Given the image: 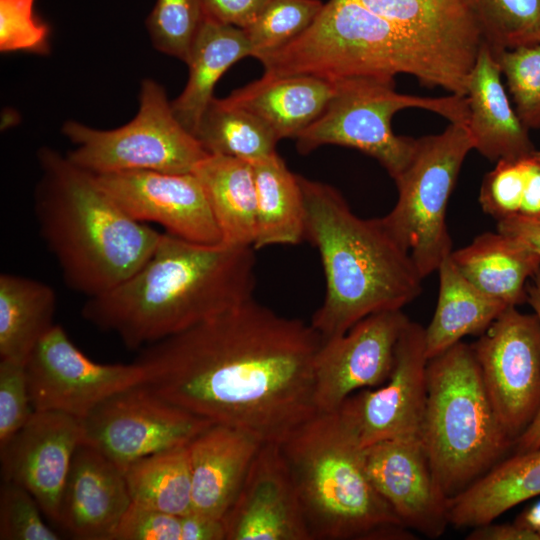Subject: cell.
Listing matches in <instances>:
<instances>
[{
	"label": "cell",
	"instance_id": "obj_1",
	"mask_svg": "<svg viewBox=\"0 0 540 540\" xmlns=\"http://www.w3.org/2000/svg\"><path fill=\"white\" fill-rule=\"evenodd\" d=\"M321 336L254 298L145 346L142 385L215 424L283 443L318 413L314 360Z\"/></svg>",
	"mask_w": 540,
	"mask_h": 540
},
{
	"label": "cell",
	"instance_id": "obj_2",
	"mask_svg": "<svg viewBox=\"0 0 540 540\" xmlns=\"http://www.w3.org/2000/svg\"><path fill=\"white\" fill-rule=\"evenodd\" d=\"M254 250L164 232L138 270L87 299L82 316L116 334L128 349H142L252 299Z\"/></svg>",
	"mask_w": 540,
	"mask_h": 540
},
{
	"label": "cell",
	"instance_id": "obj_3",
	"mask_svg": "<svg viewBox=\"0 0 540 540\" xmlns=\"http://www.w3.org/2000/svg\"><path fill=\"white\" fill-rule=\"evenodd\" d=\"M298 180L305 239L318 250L325 276L324 299L310 323L322 342L371 314L402 310L420 295L424 278L381 218L357 216L329 184Z\"/></svg>",
	"mask_w": 540,
	"mask_h": 540
},
{
	"label": "cell",
	"instance_id": "obj_4",
	"mask_svg": "<svg viewBox=\"0 0 540 540\" xmlns=\"http://www.w3.org/2000/svg\"><path fill=\"white\" fill-rule=\"evenodd\" d=\"M34 214L67 287L88 298L138 270L162 232L129 216L94 174L49 148L38 153Z\"/></svg>",
	"mask_w": 540,
	"mask_h": 540
},
{
	"label": "cell",
	"instance_id": "obj_5",
	"mask_svg": "<svg viewBox=\"0 0 540 540\" xmlns=\"http://www.w3.org/2000/svg\"><path fill=\"white\" fill-rule=\"evenodd\" d=\"M267 76L415 77L466 96L470 73L353 0H328L313 24L286 46L257 58Z\"/></svg>",
	"mask_w": 540,
	"mask_h": 540
},
{
	"label": "cell",
	"instance_id": "obj_6",
	"mask_svg": "<svg viewBox=\"0 0 540 540\" xmlns=\"http://www.w3.org/2000/svg\"><path fill=\"white\" fill-rule=\"evenodd\" d=\"M281 447L312 540H414L373 486L338 411L318 412Z\"/></svg>",
	"mask_w": 540,
	"mask_h": 540
},
{
	"label": "cell",
	"instance_id": "obj_7",
	"mask_svg": "<svg viewBox=\"0 0 540 540\" xmlns=\"http://www.w3.org/2000/svg\"><path fill=\"white\" fill-rule=\"evenodd\" d=\"M426 375L419 437L450 499L500 462L513 441L489 399L472 345L460 341L428 359Z\"/></svg>",
	"mask_w": 540,
	"mask_h": 540
},
{
	"label": "cell",
	"instance_id": "obj_8",
	"mask_svg": "<svg viewBox=\"0 0 540 540\" xmlns=\"http://www.w3.org/2000/svg\"><path fill=\"white\" fill-rule=\"evenodd\" d=\"M334 83L335 92L323 113L296 137L302 154L328 144L353 148L376 159L395 180L410 163L416 146V138L394 133L391 121L395 113L420 108L449 123H468L465 96L401 94L395 90V80L389 78L353 77Z\"/></svg>",
	"mask_w": 540,
	"mask_h": 540
},
{
	"label": "cell",
	"instance_id": "obj_9",
	"mask_svg": "<svg viewBox=\"0 0 540 540\" xmlns=\"http://www.w3.org/2000/svg\"><path fill=\"white\" fill-rule=\"evenodd\" d=\"M473 149L467 126L449 123L438 134L416 138L410 163L394 180L397 201L381 219L410 252L424 279L452 252L447 206L461 167Z\"/></svg>",
	"mask_w": 540,
	"mask_h": 540
},
{
	"label": "cell",
	"instance_id": "obj_10",
	"mask_svg": "<svg viewBox=\"0 0 540 540\" xmlns=\"http://www.w3.org/2000/svg\"><path fill=\"white\" fill-rule=\"evenodd\" d=\"M62 132L74 145L67 158L94 175L126 171L193 173L209 155L178 121L164 88L152 79L142 81L137 114L125 125L100 130L68 121Z\"/></svg>",
	"mask_w": 540,
	"mask_h": 540
},
{
	"label": "cell",
	"instance_id": "obj_11",
	"mask_svg": "<svg viewBox=\"0 0 540 540\" xmlns=\"http://www.w3.org/2000/svg\"><path fill=\"white\" fill-rule=\"evenodd\" d=\"M80 421L82 443L98 450L123 472L139 459L188 445L214 424L142 384L112 395Z\"/></svg>",
	"mask_w": 540,
	"mask_h": 540
},
{
	"label": "cell",
	"instance_id": "obj_12",
	"mask_svg": "<svg viewBox=\"0 0 540 540\" xmlns=\"http://www.w3.org/2000/svg\"><path fill=\"white\" fill-rule=\"evenodd\" d=\"M472 348L492 406L514 445L540 410V320L508 307Z\"/></svg>",
	"mask_w": 540,
	"mask_h": 540
},
{
	"label": "cell",
	"instance_id": "obj_13",
	"mask_svg": "<svg viewBox=\"0 0 540 540\" xmlns=\"http://www.w3.org/2000/svg\"><path fill=\"white\" fill-rule=\"evenodd\" d=\"M29 395L35 411H55L83 419L112 395L143 384L136 362L103 364L87 357L55 324L25 363Z\"/></svg>",
	"mask_w": 540,
	"mask_h": 540
},
{
	"label": "cell",
	"instance_id": "obj_14",
	"mask_svg": "<svg viewBox=\"0 0 540 540\" xmlns=\"http://www.w3.org/2000/svg\"><path fill=\"white\" fill-rule=\"evenodd\" d=\"M427 362L425 328L410 320L398 339L388 380L353 393L338 409L362 448L387 439L420 436Z\"/></svg>",
	"mask_w": 540,
	"mask_h": 540
},
{
	"label": "cell",
	"instance_id": "obj_15",
	"mask_svg": "<svg viewBox=\"0 0 540 540\" xmlns=\"http://www.w3.org/2000/svg\"><path fill=\"white\" fill-rule=\"evenodd\" d=\"M409 321L402 310L381 311L363 318L343 335L323 341L314 360L317 411H338L353 393L384 384Z\"/></svg>",
	"mask_w": 540,
	"mask_h": 540
},
{
	"label": "cell",
	"instance_id": "obj_16",
	"mask_svg": "<svg viewBox=\"0 0 540 540\" xmlns=\"http://www.w3.org/2000/svg\"><path fill=\"white\" fill-rule=\"evenodd\" d=\"M102 188L133 219L207 245L222 242L206 193L194 173L126 171L95 175Z\"/></svg>",
	"mask_w": 540,
	"mask_h": 540
},
{
	"label": "cell",
	"instance_id": "obj_17",
	"mask_svg": "<svg viewBox=\"0 0 540 540\" xmlns=\"http://www.w3.org/2000/svg\"><path fill=\"white\" fill-rule=\"evenodd\" d=\"M370 480L399 520L435 539L449 523L448 498L438 485L418 436L383 440L363 448Z\"/></svg>",
	"mask_w": 540,
	"mask_h": 540
},
{
	"label": "cell",
	"instance_id": "obj_18",
	"mask_svg": "<svg viewBox=\"0 0 540 540\" xmlns=\"http://www.w3.org/2000/svg\"><path fill=\"white\" fill-rule=\"evenodd\" d=\"M81 443L80 419L61 412L34 411L0 448L2 480L28 490L43 513L58 522L62 492Z\"/></svg>",
	"mask_w": 540,
	"mask_h": 540
},
{
	"label": "cell",
	"instance_id": "obj_19",
	"mask_svg": "<svg viewBox=\"0 0 540 540\" xmlns=\"http://www.w3.org/2000/svg\"><path fill=\"white\" fill-rule=\"evenodd\" d=\"M223 521L226 540H312L281 444L261 445Z\"/></svg>",
	"mask_w": 540,
	"mask_h": 540
},
{
	"label": "cell",
	"instance_id": "obj_20",
	"mask_svg": "<svg viewBox=\"0 0 540 540\" xmlns=\"http://www.w3.org/2000/svg\"><path fill=\"white\" fill-rule=\"evenodd\" d=\"M132 503L123 470L81 443L62 492L58 522L81 540H112Z\"/></svg>",
	"mask_w": 540,
	"mask_h": 540
},
{
	"label": "cell",
	"instance_id": "obj_21",
	"mask_svg": "<svg viewBox=\"0 0 540 540\" xmlns=\"http://www.w3.org/2000/svg\"><path fill=\"white\" fill-rule=\"evenodd\" d=\"M263 443L253 435L212 424L188 444L192 511L223 519L236 500Z\"/></svg>",
	"mask_w": 540,
	"mask_h": 540
},
{
	"label": "cell",
	"instance_id": "obj_22",
	"mask_svg": "<svg viewBox=\"0 0 540 540\" xmlns=\"http://www.w3.org/2000/svg\"><path fill=\"white\" fill-rule=\"evenodd\" d=\"M471 73L482 35L467 0H353Z\"/></svg>",
	"mask_w": 540,
	"mask_h": 540
},
{
	"label": "cell",
	"instance_id": "obj_23",
	"mask_svg": "<svg viewBox=\"0 0 540 540\" xmlns=\"http://www.w3.org/2000/svg\"><path fill=\"white\" fill-rule=\"evenodd\" d=\"M466 99L474 149L490 161L526 155L535 146L511 105L495 54L482 42L470 73Z\"/></svg>",
	"mask_w": 540,
	"mask_h": 540
},
{
	"label": "cell",
	"instance_id": "obj_24",
	"mask_svg": "<svg viewBox=\"0 0 540 540\" xmlns=\"http://www.w3.org/2000/svg\"><path fill=\"white\" fill-rule=\"evenodd\" d=\"M458 271L486 296L507 307L527 302V285L540 268V255L502 232H485L452 251Z\"/></svg>",
	"mask_w": 540,
	"mask_h": 540
},
{
	"label": "cell",
	"instance_id": "obj_25",
	"mask_svg": "<svg viewBox=\"0 0 540 540\" xmlns=\"http://www.w3.org/2000/svg\"><path fill=\"white\" fill-rule=\"evenodd\" d=\"M334 92V82L313 76L263 75L227 98L260 118L280 141L296 139L323 113Z\"/></svg>",
	"mask_w": 540,
	"mask_h": 540
},
{
	"label": "cell",
	"instance_id": "obj_26",
	"mask_svg": "<svg viewBox=\"0 0 540 540\" xmlns=\"http://www.w3.org/2000/svg\"><path fill=\"white\" fill-rule=\"evenodd\" d=\"M251 56L242 28L204 18L187 59L188 80L171 107L178 121L194 135L214 98L218 80L236 62Z\"/></svg>",
	"mask_w": 540,
	"mask_h": 540
},
{
	"label": "cell",
	"instance_id": "obj_27",
	"mask_svg": "<svg viewBox=\"0 0 540 540\" xmlns=\"http://www.w3.org/2000/svg\"><path fill=\"white\" fill-rule=\"evenodd\" d=\"M540 495V448L503 458L448 500L450 525L473 528L494 521L519 503Z\"/></svg>",
	"mask_w": 540,
	"mask_h": 540
},
{
	"label": "cell",
	"instance_id": "obj_28",
	"mask_svg": "<svg viewBox=\"0 0 540 540\" xmlns=\"http://www.w3.org/2000/svg\"><path fill=\"white\" fill-rule=\"evenodd\" d=\"M193 173L206 193L222 243L253 247L256 237V186L251 162L209 154Z\"/></svg>",
	"mask_w": 540,
	"mask_h": 540
},
{
	"label": "cell",
	"instance_id": "obj_29",
	"mask_svg": "<svg viewBox=\"0 0 540 540\" xmlns=\"http://www.w3.org/2000/svg\"><path fill=\"white\" fill-rule=\"evenodd\" d=\"M439 292L432 320L425 328L426 355L430 359L468 335H481L508 308L474 287L450 257L438 268Z\"/></svg>",
	"mask_w": 540,
	"mask_h": 540
},
{
	"label": "cell",
	"instance_id": "obj_30",
	"mask_svg": "<svg viewBox=\"0 0 540 540\" xmlns=\"http://www.w3.org/2000/svg\"><path fill=\"white\" fill-rule=\"evenodd\" d=\"M251 164L256 186L253 248L299 244L305 239V206L298 175L277 152Z\"/></svg>",
	"mask_w": 540,
	"mask_h": 540
},
{
	"label": "cell",
	"instance_id": "obj_31",
	"mask_svg": "<svg viewBox=\"0 0 540 540\" xmlns=\"http://www.w3.org/2000/svg\"><path fill=\"white\" fill-rule=\"evenodd\" d=\"M54 289L39 280L0 275V359L25 364L39 341L53 328Z\"/></svg>",
	"mask_w": 540,
	"mask_h": 540
},
{
	"label": "cell",
	"instance_id": "obj_32",
	"mask_svg": "<svg viewBox=\"0 0 540 540\" xmlns=\"http://www.w3.org/2000/svg\"><path fill=\"white\" fill-rule=\"evenodd\" d=\"M187 446L154 453L127 467L124 475L133 503L180 516L192 511Z\"/></svg>",
	"mask_w": 540,
	"mask_h": 540
},
{
	"label": "cell",
	"instance_id": "obj_33",
	"mask_svg": "<svg viewBox=\"0 0 540 540\" xmlns=\"http://www.w3.org/2000/svg\"><path fill=\"white\" fill-rule=\"evenodd\" d=\"M194 136L210 155L250 162L277 152L279 141L266 123L227 97L211 100Z\"/></svg>",
	"mask_w": 540,
	"mask_h": 540
},
{
	"label": "cell",
	"instance_id": "obj_34",
	"mask_svg": "<svg viewBox=\"0 0 540 540\" xmlns=\"http://www.w3.org/2000/svg\"><path fill=\"white\" fill-rule=\"evenodd\" d=\"M479 203L497 222L540 220V150L497 161L483 178Z\"/></svg>",
	"mask_w": 540,
	"mask_h": 540
},
{
	"label": "cell",
	"instance_id": "obj_35",
	"mask_svg": "<svg viewBox=\"0 0 540 540\" xmlns=\"http://www.w3.org/2000/svg\"><path fill=\"white\" fill-rule=\"evenodd\" d=\"M467 1L494 54L540 41V0Z\"/></svg>",
	"mask_w": 540,
	"mask_h": 540
},
{
	"label": "cell",
	"instance_id": "obj_36",
	"mask_svg": "<svg viewBox=\"0 0 540 540\" xmlns=\"http://www.w3.org/2000/svg\"><path fill=\"white\" fill-rule=\"evenodd\" d=\"M323 5L321 0H268L243 29L251 56L257 59L295 40L313 24Z\"/></svg>",
	"mask_w": 540,
	"mask_h": 540
},
{
	"label": "cell",
	"instance_id": "obj_37",
	"mask_svg": "<svg viewBox=\"0 0 540 540\" xmlns=\"http://www.w3.org/2000/svg\"><path fill=\"white\" fill-rule=\"evenodd\" d=\"M204 18L201 0H156L146 26L158 51L186 63Z\"/></svg>",
	"mask_w": 540,
	"mask_h": 540
},
{
	"label": "cell",
	"instance_id": "obj_38",
	"mask_svg": "<svg viewBox=\"0 0 540 540\" xmlns=\"http://www.w3.org/2000/svg\"><path fill=\"white\" fill-rule=\"evenodd\" d=\"M514 109L529 129H540V41L495 54Z\"/></svg>",
	"mask_w": 540,
	"mask_h": 540
},
{
	"label": "cell",
	"instance_id": "obj_39",
	"mask_svg": "<svg viewBox=\"0 0 540 540\" xmlns=\"http://www.w3.org/2000/svg\"><path fill=\"white\" fill-rule=\"evenodd\" d=\"M40 505L25 488L3 481L0 489L1 540H58L43 520Z\"/></svg>",
	"mask_w": 540,
	"mask_h": 540
},
{
	"label": "cell",
	"instance_id": "obj_40",
	"mask_svg": "<svg viewBox=\"0 0 540 540\" xmlns=\"http://www.w3.org/2000/svg\"><path fill=\"white\" fill-rule=\"evenodd\" d=\"M35 0H0V51L45 54L49 29L34 13Z\"/></svg>",
	"mask_w": 540,
	"mask_h": 540
},
{
	"label": "cell",
	"instance_id": "obj_41",
	"mask_svg": "<svg viewBox=\"0 0 540 540\" xmlns=\"http://www.w3.org/2000/svg\"><path fill=\"white\" fill-rule=\"evenodd\" d=\"M25 364L0 359V448L34 413Z\"/></svg>",
	"mask_w": 540,
	"mask_h": 540
},
{
	"label": "cell",
	"instance_id": "obj_42",
	"mask_svg": "<svg viewBox=\"0 0 540 540\" xmlns=\"http://www.w3.org/2000/svg\"><path fill=\"white\" fill-rule=\"evenodd\" d=\"M181 516L132 502L112 540H181Z\"/></svg>",
	"mask_w": 540,
	"mask_h": 540
},
{
	"label": "cell",
	"instance_id": "obj_43",
	"mask_svg": "<svg viewBox=\"0 0 540 540\" xmlns=\"http://www.w3.org/2000/svg\"><path fill=\"white\" fill-rule=\"evenodd\" d=\"M206 18L246 28L268 0H201Z\"/></svg>",
	"mask_w": 540,
	"mask_h": 540
},
{
	"label": "cell",
	"instance_id": "obj_44",
	"mask_svg": "<svg viewBox=\"0 0 540 540\" xmlns=\"http://www.w3.org/2000/svg\"><path fill=\"white\" fill-rule=\"evenodd\" d=\"M181 540H226L224 521L191 511L181 516Z\"/></svg>",
	"mask_w": 540,
	"mask_h": 540
},
{
	"label": "cell",
	"instance_id": "obj_45",
	"mask_svg": "<svg viewBox=\"0 0 540 540\" xmlns=\"http://www.w3.org/2000/svg\"><path fill=\"white\" fill-rule=\"evenodd\" d=\"M527 303L540 320V268L527 285ZM537 448H540V410L513 445L515 453L528 452Z\"/></svg>",
	"mask_w": 540,
	"mask_h": 540
},
{
	"label": "cell",
	"instance_id": "obj_46",
	"mask_svg": "<svg viewBox=\"0 0 540 540\" xmlns=\"http://www.w3.org/2000/svg\"><path fill=\"white\" fill-rule=\"evenodd\" d=\"M467 540H540L532 530L516 524L492 522L473 527L465 537Z\"/></svg>",
	"mask_w": 540,
	"mask_h": 540
},
{
	"label": "cell",
	"instance_id": "obj_47",
	"mask_svg": "<svg viewBox=\"0 0 540 540\" xmlns=\"http://www.w3.org/2000/svg\"><path fill=\"white\" fill-rule=\"evenodd\" d=\"M497 230L512 236L540 255V220L511 219L497 222Z\"/></svg>",
	"mask_w": 540,
	"mask_h": 540
},
{
	"label": "cell",
	"instance_id": "obj_48",
	"mask_svg": "<svg viewBox=\"0 0 540 540\" xmlns=\"http://www.w3.org/2000/svg\"><path fill=\"white\" fill-rule=\"evenodd\" d=\"M514 522L532 530L540 538V503L526 508L516 517Z\"/></svg>",
	"mask_w": 540,
	"mask_h": 540
}]
</instances>
